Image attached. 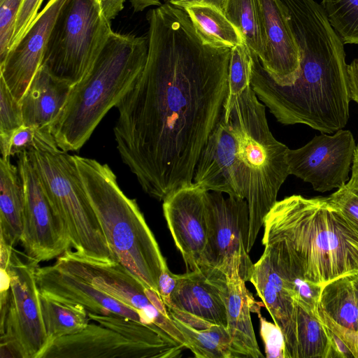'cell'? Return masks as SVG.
Segmentation results:
<instances>
[{"instance_id": "1", "label": "cell", "mask_w": 358, "mask_h": 358, "mask_svg": "<svg viewBox=\"0 0 358 358\" xmlns=\"http://www.w3.org/2000/svg\"><path fill=\"white\" fill-rule=\"evenodd\" d=\"M145 66L115 106L122 161L143 190L164 201L193 185L201 150L228 94L231 49L205 44L183 8L150 10Z\"/></svg>"}, {"instance_id": "2", "label": "cell", "mask_w": 358, "mask_h": 358, "mask_svg": "<svg viewBox=\"0 0 358 358\" xmlns=\"http://www.w3.org/2000/svg\"><path fill=\"white\" fill-rule=\"evenodd\" d=\"M280 1L300 48V73L279 85L252 55V89L280 123L336 132L348 121L351 101L343 43L315 0Z\"/></svg>"}, {"instance_id": "3", "label": "cell", "mask_w": 358, "mask_h": 358, "mask_svg": "<svg viewBox=\"0 0 358 358\" xmlns=\"http://www.w3.org/2000/svg\"><path fill=\"white\" fill-rule=\"evenodd\" d=\"M263 227V245H283L312 283L322 287L358 273V231L327 197H285L275 203Z\"/></svg>"}, {"instance_id": "4", "label": "cell", "mask_w": 358, "mask_h": 358, "mask_svg": "<svg viewBox=\"0 0 358 358\" xmlns=\"http://www.w3.org/2000/svg\"><path fill=\"white\" fill-rule=\"evenodd\" d=\"M148 37L113 31L87 76L74 85L50 127L58 147L77 151L110 109L133 87L145 66Z\"/></svg>"}, {"instance_id": "5", "label": "cell", "mask_w": 358, "mask_h": 358, "mask_svg": "<svg viewBox=\"0 0 358 358\" xmlns=\"http://www.w3.org/2000/svg\"><path fill=\"white\" fill-rule=\"evenodd\" d=\"M73 157L117 261L159 294V278L168 266L136 200L124 194L107 164L78 155Z\"/></svg>"}, {"instance_id": "6", "label": "cell", "mask_w": 358, "mask_h": 358, "mask_svg": "<svg viewBox=\"0 0 358 358\" xmlns=\"http://www.w3.org/2000/svg\"><path fill=\"white\" fill-rule=\"evenodd\" d=\"M225 120L232 127L244 171L243 197L250 215L248 252L252 248L264 221L277 202L278 191L289 173L288 148L271 132L265 112L249 87L224 107Z\"/></svg>"}, {"instance_id": "7", "label": "cell", "mask_w": 358, "mask_h": 358, "mask_svg": "<svg viewBox=\"0 0 358 358\" xmlns=\"http://www.w3.org/2000/svg\"><path fill=\"white\" fill-rule=\"evenodd\" d=\"M46 192L66 227L78 254L102 262H117L89 200L73 155L61 150L49 129H36L27 150Z\"/></svg>"}, {"instance_id": "8", "label": "cell", "mask_w": 358, "mask_h": 358, "mask_svg": "<svg viewBox=\"0 0 358 358\" xmlns=\"http://www.w3.org/2000/svg\"><path fill=\"white\" fill-rule=\"evenodd\" d=\"M110 22L99 0H66L51 31L41 66L72 86L79 83L113 31Z\"/></svg>"}, {"instance_id": "9", "label": "cell", "mask_w": 358, "mask_h": 358, "mask_svg": "<svg viewBox=\"0 0 358 358\" xmlns=\"http://www.w3.org/2000/svg\"><path fill=\"white\" fill-rule=\"evenodd\" d=\"M36 266L24 262L13 248L6 267L10 287L0 294L1 358H40L48 347L35 275Z\"/></svg>"}, {"instance_id": "10", "label": "cell", "mask_w": 358, "mask_h": 358, "mask_svg": "<svg viewBox=\"0 0 358 358\" xmlns=\"http://www.w3.org/2000/svg\"><path fill=\"white\" fill-rule=\"evenodd\" d=\"M205 205L208 242L195 271L208 279L222 280L238 271L245 282L249 281L254 264L248 252L250 215L246 200L206 191Z\"/></svg>"}, {"instance_id": "11", "label": "cell", "mask_w": 358, "mask_h": 358, "mask_svg": "<svg viewBox=\"0 0 358 358\" xmlns=\"http://www.w3.org/2000/svg\"><path fill=\"white\" fill-rule=\"evenodd\" d=\"M17 157L24 196L20 243L27 261L38 266L59 257L72 245L65 223L51 202L27 150Z\"/></svg>"}, {"instance_id": "12", "label": "cell", "mask_w": 358, "mask_h": 358, "mask_svg": "<svg viewBox=\"0 0 358 358\" xmlns=\"http://www.w3.org/2000/svg\"><path fill=\"white\" fill-rule=\"evenodd\" d=\"M55 264L136 310L145 324L164 330L185 345L171 317L155 308L146 294L147 287L120 262L94 260L70 249L57 257Z\"/></svg>"}, {"instance_id": "13", "label": "cell", "mask_w": 358, "mask_h": 358, "mask_svg": "<svg viewBox=\"0 0 358 358\" xmlns=\"http://www.w3.org/2000/svg\"><path fill=\"white\" fill-rule=\"evenodd\" d=\"M356 146L348 130L315 136L300 148L288 149L289 173L320 192L338 189L347 182Z\"/></svg>"}, {"instance_id": "14", "label": "cell", "mask_w": 358, "mask_h": 358, "mask_svg": "<svg viewBox=\"0 0 358 358\" xmlns=\"http://www.w3.org/2000/svg\"><path fill=\"white\" fill-rule=\"evenodd\" d=\"M244 182L237 138L222 114L201 151L193 184L208 192L244 199Z\"/></svg>"}, {"instance_id": "15", "label": "cell", "mask_w": 358, "mask_h": 358, "mask_svg": "<svg viewBox=\"0 0 358 358\" xmlns=\"http://www.w3.org/2000/svg\"><path fill=\"white\" fill-rule=\"evenodd\" d=\"M206 192L193 184L177 190L163 201L164 216L187 271L199 267L207 245Z\"/></svg>"}, {"instance_id": "16", "label": "cell", "mask_w": 358, "mask_h": 358, "mask_svg": "<svg viewBox=\"0 0 358 358\" xmlns=\"http://www.w3.org/2000/svg\"><path fill=\"white\" fill-rule=\"evenodd\" d=\"M256 3L264 45L259 62L275 83L291 85L300 73L301 52L287 14L280 0H256Z\"/></svg>"}, {"instance_id": "17", "label": "cell", "mask_w": 358, "mask_h": 358, "mask_svg": "<svg viewBox=\"0 0 358 358\" xmlns=\"http://www.w3.org/2000/svg\"><path fill=\"white\" fill-rule=\"evenodd\" d=\"M40 358H168L163 351L117 331L88 324L81 331L53 341Z\"/></svg>"}, {"instance_id": "18", "label": "cell", "mask_w": 358, "mask_h": 358, "mask_svg": "<svg viewBox=\"0 0 358 358\" xmlns=\"http://www.w3.org/2000/svg\"><path fill=\"white\" fill-rule=\"evenodd\" d=\"M66 1L49 0L27 33L0 64V78L19 101L41 65L51 31Z\"/></svg>"}, {"instance_id": "19", "label": "cell", "mask_w": 358, "mask_h": 358, "mask_svg": "<svg viewBox=\"0 0 358 358\" xmlns=\"http://www.w3.org/2000/svg\"><path fill=\"white\" fill-rule=\"evenodd\" d=\"M35 275L39 291L53 298L80 304L90 313L122 316L143 323L136 310L55 264L36 266Z\"/></svg>"}, {"instance_id": "20", "label": "cell", "mask_w": 358, "mask_h": 358, "mask_svg": "<svg viewBox=\"0 0 358 358\" xmlns=\"http://www.w3.org/2000/svg\"><path fill=\"white\" fill-rule=\"evenodd\" d=\"M249 281L256 289L273 322L283 334L285 358H296L297 303L278 273L266 247L254 264Z\"/></svg>"}, {"instance_id": "21", "label": "cell", "mask_w": 358, "mask_h": 358, "mask_svg": "<svg viewBox=\"0 0 358 358\" xmlns=\"http://www.w3.org/2000/svg\"><path fill=\"white\" fill-rule=\"evenodd\" d=\"M220 287L198 271L178 275V286L166 305L169 313L227 327V308Z\"/></svg>"}, {"instance_id": "22", "label": "cell", "mask_w": 358, "mask_h": 358, "mask_svg": "<svg viewBox=\"0 0 358 358\" xmlns=\"http://www.w3.org/2000/svg\"><path fill=\"white\" fill-rule=\"evenodd\" d=\"M223 296L227 308V329L231 339L232 358H260L250 313L260 310L259 304L245 287L238 271L226 277Z\"/></svg>"}, {"instance_id": "23", "label": "cell", "mask_w": 358, "mask_h": 358, "mask_svg": "<svg viewBox=\"0 0 358 358\" xmlns=\"http://www.w3.org/2000/svg\"><path fill=\"white\" fill-rule=\"evenodd\" d=\"M72 87L41 66L20 101L24 124L50 130L65 106Z\"/></svg>"}, {"instance_id": "24", "label": "cell", "mask_w": 358, "mask_h": 358, "mask_svg": "<svg viewBox=\"0 0 358 358\" xmlns=\"http://www.w3.org/2000/svg\"><path fill=\"white\" fill-rule=\"evenodd\" d=\"M24 206L17 166L10 157L0 159V240L13 248L20 241Z\"/></svg>"}, {"instance_id": "25", "label": "cell", "mask_w": 358, "mask_h": 358, "mask_svg": "<svg viewBox=\"0 0 358 358\" xmlns=\"http://www.w3.org/2000/svg\"><path fill=\"white\" fill-rule=\"evenodd\" d=\"M353 275L341 276L322 286L318 309L339 326L358 332Z\"/></svg>"}, {"instance_id": "26", "label": "cell", "mask_w": 358, "mask_h": 358, "mask_svg": "<svg viewBox=\"0 0 358 358\" xmlns=\"http://www.w3.org/2000/svg\"><path fill=\"white\" fill-rule=\"evenodd\" d=\"M196 34L206 45L232 48L245 42L240 31L218 8L206 5H194L184 8Z\"/></svg>"}, {"instance_id": "27", "label": "cell", "mask_w": 358, "mask_h": 358, "mask_svg": "<svg viewBox=\"0 0 358 358\" xmlns=\"http://www.w3.org/2000/svg\"><path fill=\"white\" fill-rule=\"evenodd\" d=\"M39 299L48 346L58 338L81 331L90 323L87 311L80 304L59 300L41 292Z\"/></svg>"}, {"instance_id": "28", "label": "cell", "mask_w": 358, "mask_h": 358, "mask_svg": "<svg viewBox=\"0 0 358 358\" xmlns=\"http://www.w3.org/2000/svg\"><path fill=\"white\" fill-rule=\"evenodd\" d=\"M182 334L185 345L196 358H232L231 339L227 327L213 324L196 329L170 315Z\"/></svg>"}, {"instance_id": "29", "label": "cell", "mask_w": 358, "mask_h": 358, "mask_svg": "<svg viewBox=\"0 0 358 358\" xmlns=\"http://www.w3.org/2000/svg\"><path fill=\"white\" fill-rule=\"evenodd\" d=\"M296 336V358H331L330 341L324 324L318 315L299 303Z\"/></svg>"}, {"instance_id": "30", "label": "cell", "mask_w": 358, "mask_h": 358, "mask_svg": "<svg viewBox=\"0 0 358 358\" xmlns=\"http://www.w3.org/2000/svg\"><path fill=\"white\" fill-rule=\"evenodd\" d=\"M221 11L240 31L252 54L262 61L264 56V45L256 0H224Z\"/></svg>"}, {"instance_id": "31", "label": "cell", "mask_w": 358, "mask_h": 358, "mask_svg": "<svg viewBox=\"0 0 358 358\" xmlns=\"http://www.w3.org/2000/svg\"><path fill=\"white\" fill-rule=\"evenodd\" d=\"M321 6L343 44L358 45V0H322Z\"/></svg>"}, {"instance_id": "32", "label": "cell", "mask_w": 358, "mask_h": 358, "mask_svg": "<svg viewBox=\"0 0 358 358\" xmlns=\"http://www.w3.org/2000/svg\"><path fill=\"white\" fill-rule=\"evenodd\" d=\"M253 56L244 43L231 48L228 71V94L224 106L230 105L236 96L251 86Z\"/></svg>"}, {"instance_id": "33", "label": "cell", "mask_w": 358, "mask_h": 358, "mask_svg": "<svg viewBox=\"0 0 358 358\" xmlns=\"http://www.w3.org/2000/svg\"><path fill=\"white\" fill-rule=\"evenodd\" d=\"M24 124L21 105L0 78V150L1 157L9 156L13 132Z\"/></svg>"}, {"instance_id": "34", "label": "cell", "mask_w": 358, "mask_h": 358, "mask_svg": "<svg viewBox=\"0 0 358 358\" xmlns=\"http://www.w3.org/2000/svg\"><path fill=\"white\" fill-rule=\"evenodd\" d=\"M327 199L358 231V177L351 176L348 182L327 196Z\"/></svg>"}, {"instance_id": "35", "label": "cell", "mask_w": 358, "mask_h": 358, "mask_svg": "<svg viewBox=\"0 0 358 358\" xmlns=\"http://www.w3.org/2000/svg\"><path fill=\"white\" fill-rule=\"evenodd\" d=\"M24 0H0V64L8 53L17 15Z\"/></svg>"}, {"instance_id": "36", "label": "cell", "mask_w": 358, "mask_h": 358, "mask_svg": "<svg viewBox=\"0 0 358 358\" xmlns=\"http://www.w3.org/2000/svg\"><path fill=\"white\" fill-rule=\"evenodd\" d=\"M260 322V334L267 358H285V343L283 334L274 322L266 320L260 313H256Z\"/></svg>"}, {"instance_id": "37", "label": "cell", "mask_w": 358, "mask_h": 358, "mask_svg": "<svg viewBox=\"0 0 358 358\" xmlns=\"http://www.w3.org/2000/svg\"><path fill=\"white\" fill-rule=\"evenodd\" d=\"M43 0H24L16 17L10 50L13 48L29 30L38 14ZM9 50V51H10Z\"/></svg>"}, {"instance_id": "38", "label": "cell", "mask_w": 358, "mask_h": 358, "mask_svg": "<svg viewBox=\"0 0 358 358\" xmlns=\"http://www.w3.org/2000/svg\"><path fill=\"white\" fill-rule=\"evenodd\" d=\"M36 129L32 126L25 124L17 129L11 137L9 156L18 155L29 149L34 145Z\"/></svg>"}, {"instance_id": "39", "label": "cell", "mask_w": 358, "mask_h": 358, "mask_svg": "<svg viewBox=\"0 0 358 358\" xmlns=\"http://www.w3.org/2000/svg\"><path fill=\"white\" fill-rule=\"evenodd\" d=\"M178 284V274L173 273L169 268L164 269L158 280L159 294L165 305L170 301Z\"/></svg>"}, {"instance_id": "40", "label": "cell", "mask_w": 358, "mask_h": 358, "mask_svg": "<svg viewBox=\"0 0 358 358\" xmlns=\"http://www.w3.org/2000/svg\"><path fill=\"white\" fill-rule=\"evenodd\" d=\"M348 74L350 99L358 104V58L348 64Z\"/></svg>"}, {"instance_id": "41", "label": "cell", "mask_w": 358, "mask_h": 358, "mask_svg": "<svg viewBox=\"0 0 358 358\" xmlns=\"http://www.w3.org/2000/svg\"><path fill=\"white\" fill-rule=\"evenodd\" d=\"M104 15L110 21L114 19L124 7L125 0H99Z\"/></svg>"}, {"instance_id": "42", "label": "cell", "mask_w": 358, "mask_h": 358, "mask_svg": "<svg viewBox=\"0 0 358 358\" xmlns=\"http://www.w3.org/2000/svg\"><path fill=\"white\" fill-rule=\"evenodd\" d=\"M224 0H170L169 3L180 8L194 5H206L215 7L221 10Z\"/></svg>"}, {"instance_id": "43", "label": "cell", "mask_w": 358, "mask_h": 358, "mask_svg": "<svg viewBox=\"0 0 358 358\" xmlns=\"http://www.w3.org/2000/svg\"><path fill=\"white\" fill-rule=\"evenodd\" d=\"M169 2L170 0H164ZM134 12L142 11L152 6H161V0H130Z\"/></svg>"}, {"instance_id": "44", "label": "cell", "mask_w": 358, "mask_h": 358, "mask_svg": "<svg viewBox=\"0 0 358 358\" xmlns=\"http://www.w3.org/2000/svg\"><path fill=\"white\" fill-rule=\"evenodd\" d=\"M352 175L358 176V144L356 146L352 164Z\"/></svg>"}, {"instance_id": "45", "label": "cell", "mask_w": 358, "mask_h": 358, "mask_svg": "<svg viewBox=\"0 0 358 358\" xmlns=\"http://www.w3.org/2000/svg\"><path fill=\"white\" fill-rule=\"evenodd\" d=\"M353 283L358 308V273L353 275Z\"/></svg>"}, {"instance_id": "46", "label": "cell", "mask_w": 358, "mask_h": 358, "mask_svg": "<svg viewBox=\"0 0 358 358\" xmlns=\"http://www.w3.org/2000/svg\"><path fill=\"white\" fill-rule=\"evenodd\" d=\"M352 176H353V175H352ZM357 177H358V176H357Z\"/></svg>"}]
</instances>
